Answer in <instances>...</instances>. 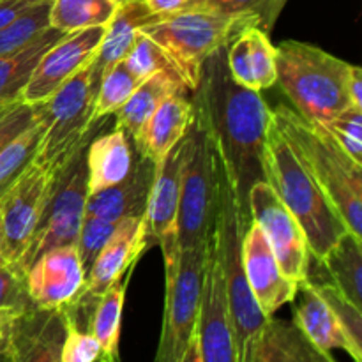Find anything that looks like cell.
<instances>
[{
	"instance_id": "1",
	"label": "cell",
	"mask_w": 362,
	"mask_h": 362,
	"mask_svg": "<svg viewBox=\"0 0 362 362\" xmlns=\"http://www.w3.org/2000/svg\"><path fill=\"white\" fill-rule=\"evenodd\" d=\"M226 46L204 64L193 103L207 124L218 161L233 191L243 232H246L251 225V187L267 182V140L272 112L260 92L243 87L230 76Z\"/></svg>"
},
{
	"instance_id": "2",
	"label": "cell",
	"mask_w": 362,
	"mask_h": 362,
	"mask_svg": "<svg viewBox=\"0 0 362 362\" xmlns=\"http://www.w3.org/2000/svg\"><path fill=\"white\" fill-rule=\"evenodd\" d=\"M267 182L300 225L311 258L320 264L349 228L274 122L267 140Z\"/></svg>"
},
{
	"instance_id": "3",
	"label": "cell",
	"mask_w": 362,
	"mask_h": 362,
	"mask_svg": "<svg viewBox=\"0 0 362 362\" xmlns=\"http://www.w3.org/2000/svg\"><path fill=\"white\" fill-rule=\"evenodd\" d=\"M272 122L324 189L354 235L362 237V165L349 158L318 124L285 105L271 110Z\"/></svg>"
},
{
	"instance_id": "4",
	"label": "cell",
	"mask_w": 362,
	"mask_h": 362,
	"mask_svg": "<svg viewBox=\"0 0 362 362\" xmlns=\"http://www.w3.org/2000/svg\"><path fill=\"white\" fill-rule=\"evenodd\" d=\"M350 66L332 53L303 41L276 48V83L308 122H322L349 108Z\"/></svg>"
},
{
	"instance_id": "5",
	"label": "cell",
	"mask_w": 362,
	"mask_h": 362,
	"mask_svg": "<svg viewBox=\"0 0 362 362\" xmlns=\"http://www.w3.org/2000/svg\"><path fill=\"white\" fill-rule=\"evenodd\" d=\"M253 25L258 27L247 18L226 16L212 11L177 9L156 14L154 20L144 25L140 32L161 48L173 74L182 81L186 90L194 92L209 57Z\"/></svg>"
},
{
	"instance_id": "6",
	"label": "cell",
	"mask_w": 362,
	"mask_h": 362,
	"mask_svg": "<svg viewBox=\"0 0 362 362\" xmlns=\"http://www.w3.org/2000/svg\"><path fill=\"white\" fill-rule=\"evenodd\" d=\"M243 225L233 191L218 161V211L212 239L221 264L226 308L239 362H250L251 346L264 329L265 317L247 283L243 265Z\"/></svg>"
},
{
	"instance_id": "7",
	"label": "cell",
	"mask_w": 362,
	"mask_h": 362,
	"mask_svg": "<svg viewBox=\"0 0 362 362\" xmlns=\"http://www.w3.org/2000/svg\"><path fill=\"white\" fill-rule=\"evenodd\" d=\"M193 119L184 134L180 200L177 212L179 250L207 246L218 211V156L204 115L193 103Z\"/></svg>"
},
{
	"instance_id": "8",
	"label": "cell",
	"mask_w": 362,
	"mask_h": 362,
	"mask_svg": "<svg viewBox=\"0 0 362 362\" xmlns=\"http://www.w3.org/2000/svg\"><path fill=\"white\" fill-rule=\"evenodd\" d=\"M99 129L101 124L98 122L94 129L74 147L66 163L53 173L34 235L21 260L18 262V267L23 271L30 267L39 255L53 247L76 244L88 198L85 152L88 141Z\"/></svg>"
},
{
	"instance_id": "9",
	"label": "cell",
	"mask_w": 362,
	"mask_h": 362,
	"mask_svg": "<svg viewBox=\"0 0 362 362\" xmlns=\"http://www.w3.org/2000/svg\"><path fill=\"white\" fill-rule=\"evenodd\" d=\"M207 251L209 244L163 255L165 311L156 362H179L197 334Z\"/></svg>"
},
{
	"instance_id": "10",
	"label": "cell",
	"mask_w": 362,
	"mask_h": 362,
	"mask_svg": "<svg viewBox=\"0 0 362 362\" xmlns=\"http://www.w3.org/2000/svg\"><path fill=\"white\" fill-rule=\"evenodd\" d=\"M94 95L92 66L88 64L45 103L46 129L32 163L52 173L66 163L74 147L98 124L92 119Z\"/></svg>"
},
{
	"instance_id": "11",
	"label": "cell",
	"mask_w": 362,
	"mask_h": 362,
	"mask_svg": "<svg viewBox=\"0 0 362 362\" xmlns=\"http://www.w3.org/2000/svg\"><path fill=\"white\" fill-rule=\"evenodd\" d=\"M250 216L267 237L283 274L297 285L306 281L311 260L306 235L269 182L251 187Z\"/></svg>"
},
{
	"instance_id": "12",
	"label": "cell",
	"mask_w": 362,
	"mask_h": 362,
	"mask_svg": "<svg viewBox=\"0 0 362 362\" xmlns=\"http://www.w3.org/2000/svg\"><path fill=\"white\" fill-rule=\"evenodd\" d=\"M103 34L105 27L64 34L41 57L27 87L21 92V101L32 106L48 101L69 78L92 62Z\"/></svg>"
},
{
	"instance_id": "13",
	"label": "cell",
	"mask_w": 362,
	"mask_h": 362,
	"mask_svg": "<svg viewBox=\"0 0 362 362\" xmlns=\"http://www.w3.org/2000/svg\"><path fill=\"white\" fill-rule=\"evenodd\" d=\"M52 179V172L30 163L23 175L0 198V221L11 264L18 265L30 244Z\"/></svg>"
},
{
	"instance_id": "14",
	"label": "cell",
	"mask_w": 362,
	"mask_h": 362,
	"mask_svg": "<svg viewBox=\"0 0 362 362\" xmlns=\"http://www.w3.org/2000/svg\"><path fill=\"white\" fill-rule=\"evenodd\" d=\"M32 304L42 310H66L80 297L87 281L76 244L39 255L25 271Z\"/></svg>"
},
{
	"instance_id": "15",
	"label": "cell",
	"mask_w": 362,
	"mask_h": 362,
	"mask_svg": "<svg viewBox=\"0 0 362 362\" xmlns=\"http://www.w3.org/2000/svg\"><path fill=\"white\" fill-rule=\"evenodd\" d=\"M197 338L202 362H239L214 239L209 243Z\"/></svg>"
},
{
	"instance_id": "16",
	"label": "cell",
	"mask_w": 362,
	"mask_h": 362,
	"mask_svg": "<svg viewBox=\"0 0 362 362\" xmlns=\"http://www.w3.org/2000/svg\"><path fill=\"white\" fill-rule=\"evenodd\" d=\"M243 265L255 300L265 317H274L285 304L292 303L299 285L283 274L267 237L253 221L243 233Z\"/></svg>"
},
{
	"instance_id": "17",
	"label": "cell",
	"mask_w": 362,
	"mask_h": 362,
	"mask_svg": "<svg viewBox=\"0 0 362 362\" xmlns=\"http://www.w3.org/2000/svg\"><path fill=\"white\" fill-rule=\"evenodd\" d=\"M184 158V138L166 154L156 168L151 197L145 209V230L148 246H161L163 255L179 247L177 244V212L180 200V170Z\"/></svg>"
},
{
	"instance_id": "18",
	"label": "cell",
	"mask_w": 362,
	"mask_h": 362,
	"mask_svg": "<svg viewBox=\"0 0 362 362\" xmlns=\"http://www.w3.org/2000/svg\"><path fill=\"white\" fill-rule=\"evenodd\" d=\"M66 332L64 310L30 306L20 311L11 334V362H60Z\"/></svg>"
},
{
	"instance_id": "19",
	"label": "cell",
	"mask_w": 362,
	"mask_h": 362,
	"mask_svg": "<svg viewBox=\"0 0 362 362\" xmlns=\"http://www.w3.org/2000/svg\"><path fill=\"white\" fill-rule=\"evenodd\" d=\"M156 168L158 165L154 161L138 154L136 163L133 161L131 172L127 173L126 179L99 193L88 194L85 216H94V218L112 223L145 216Z\"/></svg>"
},
{
	"instance_id": "20",
	"label": "cell",
	"mask_w": 362,
	"mask_h": 362,
	"mask_svg": "<svg viewBox=\"0 0 362 362\" xmlns=\"http://www.w3.org/2000/svg\"><path fill=\"white\" fill-rule=\"evenodd\" d=\"M226 67L243 87L262 92L276 85V46L260 27H247L226 46Z\"/></svg>"
},
{
	"instance_id": "21",
	"label": "cell",
	"mask_w": 362,
	"mask_h": 362,
	"mask_svg": "<svg viewBox=\"0 0 362 362\" xmlns=\"http://www.w3.org/2000/svg\"><path fill=\"white\" fill-rule=\"evenodd\" d=\"M193 101L186 98V92L168 95L133 140L138 154L159 165L184 138L193 119Z\"/></svg>"
},
{
	"instance_id": "22",
	"label": "cell",
	"mask_w": 362,
	"mask_h": 362,
	"mask_svg": "<svg viewBox=\"0 0 362 362\" xmlns=\"http://www.w3.org/2000/svg\"><path fill=\"white\" fill-rule=\"evenodd\" d=\"M292 303L296 304V308H293V322L315 345L320 346L322 350H327V352L334 349L345 350L354 361L362 362V356L356 352V349L349 341L343 329L339 327L332 310L322 299L320 293L315 290L310 278L306 281L299 283Z\"/></svg>"
},
{
	"instance_id": "23",
	"label": "cell",
	"mask_w": 362,
	"mask_h": 362,
	"mask_svg": "<svg viewBox=\"0 0 362 362\" xmlns=\"http://www.w3.org/2000/svg\"><path fill=\"white\" fill-rule=\"evenodd\" d=\"M250 362H336L315 345L293 320L271 317L251 346Z\"/></svg>"
},
{
	"instance_id": "24",
	"label": "cell",
	"mask_w": 362,
	"mask_h": 362,
	"mask_svg": "<svg viewBox=\"0 0 362 362\" xmlns=\"http://www.w3.org/2000/svg\"><path fill=\"white\" fill-rule=\"evenodd\" d=\"M156 18L147 2H126L119 4L112 20L105 25L101 45L92 59V85L94 90L106 71L122 60L133 46L138 32L144 25L151 23Z\"/></svg>"
},
{
	"instance_id": "25",
	"label": "cell",
	"mask_w": 362,
	"mask_h": 362,
	"mask_svg": "<svg viewBox=\"0 0 362 362\" xmlns=\"http://www.w3.org/2000/svg\"><path fill=\"white\" fill-rule=\"evenodd\" d=\"M131 138L122 129L113 127L108 133H95L85 152L88 194L112 187L126 179L133 166Z\"/></svg>"
},
{
	"instance_id": "26",
	"label": "cell",
	"mask_w": 362,
	"mask_h": 362,
	"mask_svg": "<svg viewBox=\"0 0 362 362\" xmlns=\"http://www.w3.org/2000/svg\"><path fill=\"white\" fill-rule=\"evenodd\" d=\"M175 92H186V87L172 71H159L151 74L140 81L126 105L115 113V127L122 129L133 141L158 106Z\"/></svg>"
},
{
	"instance_id": "27",
	"label": "cell",
	"mask_w": 362,
	"mask_h": 362,
	"mask_svg": "<svg viewBox=\"0 0 362 362\" xmlns=\"http://www.w3.org/2000/svg\"><path fill=\"white\" fill-rule=\"evenodd\" d=\"M62 35L57 28L48 27L21 49L0 57V105L21 101V92L27 87L41 57Z\"/></svg>"
},
{
	"instance_id": "28",
	"label": "cell",
	"mask_w": 362,
	"mask_h": 362,
	"mask_svg": "<svg viewBox=\"0 0 362 362\" xmlns=\"http://www.w3.org/2000/svg\"><path fill=\"white\" fill-rule=\"evenodd\" d=\"M136 265H131L115 283L105 290L90 315L88 332L94 334L101 345L103 354L119 359V341H120V325H122L124 300H126L127 285L133 276Z\"/></svg>"
},
{
	"instance_id": "29",
	"label": "cell",
	"mask_w": 362,
	"mask_h": 362,
	"mask_svg": "<svg viewBox=\"0 0 362 362\" xmlns=\"http://www.w3.org/2000/svg\"><path fill=\"white\" fill-rule=\"evenodd\" d=\"M320 265L329 272L332 285L362 310V237L346 232Z\"/></svg>"
},
{
	"instance_id": "30",
	"label": "cell",
	"mask_w": 362,
	"mask_h": 362,
	"mask_svg": "<svg viewBox=\"0 0 362 362\" xmlns=\"http://www.w3.org/2000/svg\"><path fill=\"white\" fill-rule=\"evenodd\" d=\"M46 129L45 103L37 105L35 119L0 151V198L23 175L25 170L34 161L41 138Z\"/></svg>"
},
{
	"instance_id": "31",
	"label": "cell",
	"mask_w": 362,
	"mask_h": 362,
	"mask_svg": "<svg viewBox=\"0 0 362 362\" xmlns=\"http://www.w3.org/2000/svg\"><path fill=\"white\" fill-rule=\"evenodd\" d=\"M117 7V0H53L49 4V27L62 34L105 27Z\"/></svg>"
},
{
	"instance_id": "32",
	"label": "cell",
	"mask_w": 362,
	"mask_h": 362,
	"mask_svg": "<svg viewBox=\"0 0 362 362\" xmlns=\"http://www.w3.org/2000/svg\"><path fill=\"white\" fill-rule=\"evenodd\" d=\"M288 0H186L180 9L212 11L226 16L247 18L271 34Z\"/></svg>"
},
{
	"instance_id": "33",
	"label": "cell",
	"mask_w": 362,
	"mask_h": 362,
	"mask_svg": "<svg viewBox=\"0 0 362 362\" xmlns=\"http://www.w3.org/2000/svg\"><path fill=\"white\" fill-rule=\"evenodd\" d=\"M138 85H140V81L129 73L124 60L113 64L95 88L94 108H92L94 122L105 120L110 115H115L126 105V101L131 98Z\"/></svg>"
},
{
	"instance_id": "34",
	"label": "cell",
	"mask_w": 362,
	"mask_h": 362,
	"mask_svg": "<svg viewBox=\"0 0 362 362\" xmlns=\"http://www.w3.org/2000/svg\"><path fill=\"white\" fill-rule=\"evenodd\" d=\"M49 4H35L0 28V57L18 52L49 27Z\"/></svg>"
},
{
	"instance_id": "35",
	"label": "cell",
	"mask_w": 362,
	"mask_h": 362,
	"mask_svg": "<svg viewBox=\"0 0 362 362\" xmlns=\"http://www.w3.org/2000/svg\"><path fill=\"white\" fill-rule=\"evenodd\" d=\"M313 124H318L352 161L362 165V108L349 106L331 119Z\"/></svg>"
},
{
	"instance_id": "36",
	"label": "cell",
	"mask_w": 362,
	"mask_h": 362,
	"mask_svg": "<svg viewBox=\"0 0 362 362\" xmlns=\"http://www.w3.org/2000/svg\"><path fill=\"white\" fill-rule=\"evenodd\" d=\"M310 278V276H308ZM311 279V278H310ZM315 290L322 296V299L329 304V308L334 313L336 320H338L339 327L343 329L345 336L349 338V341L352 343V346L356 349V352L362 356V310L357 308L356 304L350 303L338 288H336L332 283H320L313 281Z\"/></svg>"
},
{
	"instance_id": "37",
	"label": "cell",
	"mask_w": 362,
	"mask_h": 362,
	"mask_svg": "<svg viewBox=\"0 0 362 362\" xmlns=\"http://www.w3.org/2000/svg\"><path fill=\"white\" fill-rule=\"evenodd\" d=\"M124 64L129 69V73L136 78L138 81H144L151 74L159 73V71H172L168 60L163 55L161 48L152 41L144 32H138L133 46L124 57ZM173 73V71H172Z\"/></svg>"
},
{
	"instance_id": "38",
	"label": "cell",
	"mask_w": 362,
	"mask_h": 362,
	"mask_svg": "<svg viewBox=\"0 0 362 362\" xmlns=\"http://www.w3.org/2000/svg\"><path fill=\"white\" fill-rule=\"evenodd\" d=\"M117 225L119 223L105 221V219L94 218V216H83L80 233H78L76 239V250L87 274L90 271L92 264L95 262V258H98V255L105 247V244L113 235Z\"/></svg>"
},
{
	"instance_id": "39",
	"label": "cell",
	"mask_w": 362,
	"mask_h": 362,
	"mask_svg": "<svg viewBox=\"0 0 362 362\" xmlns=\"http://www.w3.org/2000/svg\"><path fill=\"white\" fill-rule=\"evenodd\" d=\"M34 306L28 297L27 278L16 264L0 265V308L23 311Z\"/></svg>"
},
{
	"instance_id": "40",
	"label": "cell",
	"mask_w": 362,
	"mask_h": 362,
	"mask_svg": "<svg viewBox=\"0 0 362 362\" xmlns=\"http://www.w3.org/2000/svg\"><path fill=\"white\" fill-rule=\"evenodd\" d=\"M103 349L94 334L81 331L67 320V332L62 343L60 362H98Z\"/></svg>"
},
{
	"instance_id": "41",
	"label": "cell",
	"mask_w": 362,
	"mask_h": 362,
	"mask_svg": "<svg viewBox=\"0 0 362 362\" xmlns=\"http://www.w3.org/2000/svg\"><path fill=\"white\" fill-rule=\"evenodd\" d=\"M37 115V105H27L20 101L14 105L6 115L0 119V151L9 144L13 138H16L32 120Z\"/></svg>"
},
{
	"instance_id": "42",
	"label": "cell",
	"mask_w": 362,
	"mask_h": 362,
	"mask_svg": "<svg viewBox=\"0 0 362 362\" xmlns=\"http://www.w3.org/2000/svg\"><path fill=\"white\" fill-rule=\"evenodd\" d=\"M18 313H20V311L2 310V308H0V354L9 352L14 318H16Z\"/></svg>"
},
{
	"instance_id": "43",
	"label": "cell",
	"mask_w": 362,
	"mask_h": 362,
	"mask_svg": "<svg viewBox=\"0 0 362 362\" xmlns=\"http://www.w3.org/2000/svg\"><path fill=\"white\" fill-rule=\"evenodd\" d=\"M346 92H349L350 105L362 108V69L359 66H350L349 80H346Z\"/></svg>"
},
{
	"instance_id": "44",
	"label": "cell",
	"mask_w": 362,
	"mask_h": 362,
	"mask_svg": "<svg viewBox=\"0 0 362 362\" xmlns=\"http://www.w3.org/2000/svg\"><path fill=\"white\" fill-rule=\"evenodd\" d=\"M28 4L14 2V0H0V28L13 21L14 18L20 16L25 9H28Z\"/></svg>"
},
{
	"instance_id": "45",
	"label": "cell",
	"mask_w": 362,
	"mask_h": 362,
	"mask_svg": "<svg viewBox=\"0 0 362 362\" xmlns=\"http://www.w3.org/2000/svg\"><path fill=\"white\" fill-rule=\"evenodd\" d=\"M145 2H147V6L151 7L152 13L163 14V13H172V11L180 9L186 0H145Z\"/></svg>"
},
{
	"instance_id": "46",
	"label": "cell",
	"mask_w": 362,
	"mask_h": 362,
	"mask_svg": "<svg viewBox=\"0 0 362 362\" xmlns=\"http://www.w3.org/2000/svg\"><path fill=\"white\" fill-rule=\"evenodd\" d=\"M179 362H202V357H200V349H198V338L197 334L193 336V339H191V343L187 345L186 352H184L182 359Z\"/></svg>"
},
{
	"instance_id": "47",
	"label": "cell",
	"mask_w": 362,
	"mask_h": 362,
	"mask_svg": "<svg viewBox=\"0 0 362 362\" xmlns=\"http://www.w3.org/2000/svg\"><path fill=\"white\" fill-rule=\"evenodd\" d=\"M4 264H11V262L7 260L6 240H4V228H2V221H0V265Z\"/></svg>"
},
{
	"instance_id": "48",
	"label": "cell",
	"mask_w": 362,
	"mask_h": 362,
	"mask_svg": "<svg viewBox=\"0 0 362 362\" xmlns=\"http://www.w3.org/2000/svg\"><path fill=\"white\" fill-rule=\"evenodd\" d=\"M18 103H20V101H16V103H7V105H0V119H2V117L6 115V113L9 112V110L13 108L14 105H18Z\"/></svg>"
},
{
	"instance_id": "49",
	"label": "cell",
	"mask_w": 362,
	"mask_h": 362,
	"mask_svg": "<svg viewBox=\"0 0 362 362\" xmlns=\"http://www.w3.org/2000/svg\"><path fill=\"white\" fill-rule=\"evenodd\" d=\"M14 2H23L28 6H35V4H52L53 0H14Z\"/></svg>"
},
{
	"instance_id": "50",
	"label": "cell",
	"mask_w": 362,
	"mask_h": 362,
	"mask_svg": "<svg viewBox=\"0 0 362 362\" xmlns=\"http://www.w3.org/2000/svg\"><path fill=\"white\" fill-rule=\"evenodd\" d=\"M98 362H119V359H117V357H110V356H105V354H103V356L98 359Z\"/></svg>"
},
{
	"instance_id": "51",
	"label": "cell",
	"mask_w": 362,
	"mask_h": 362,
	"mask_svg": "<svg viewBox=\"0 0 362 362\" xmlns=\"http://www.w3.org/2000/svg\"><path fill=\"white\" fill-rule=\"evenodd\" d=\"M0 362H11L9 352H7V354H0Z\"/></svg>"
},
{
	"instance_id": "52",
	"label": "cell",
	"mask_w": 362,
	"mask_h": 362,
	"mask_svg": "<svg viewBox=\"0 0 362 362\" xmlns=\"http://www.w3.org/2000/svg\"><path fill=\"white\" fill-rule=\"evenodd\" d=\"M119 4H126V2H145V0H117Z\"/></svg>"
}]
</instances>
